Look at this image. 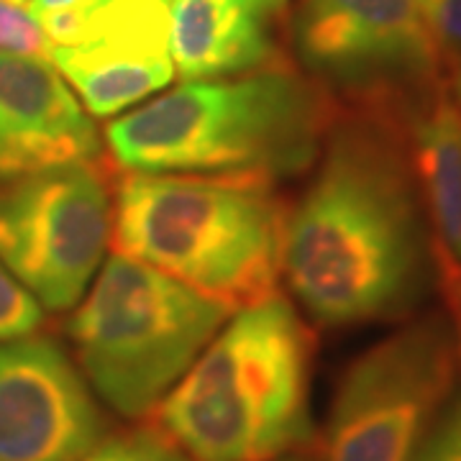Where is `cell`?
Listing matches in <instances>:
<instances>
[{"label": "cell", "mask_w": 461, "mask_h": 461, "mask_svg": "<svg viewBox=\"0 0 461 461\" xmlns=\"http://www.w3.org/2000/svg\"><path fill=\"white\" fill-rule=\"evenodd\" d=\"M105 433L90 382L54 336L0 341V461H80Z\"/></svg>", "instance_id": "9c48e42d"}, {"label": "cell", "mask_w": 461, "mask_h": 461, "mask_svg": "<svg viewBox=\"0 0 461 461\" xmlns=\"http://www.w3.org/2000/svg\"><path fill=\"white\" fill-rule=\"evenodd\" d=\"M339 103L290 65L190 80L105 129L123 172L277 185L315 165Z\"/></svg>", "instance_id": "7a4b0ae2"}, {"label": "cell", "mask_w": 461, "mask_h": 461, "mask_svg": "<svg viewBox=\"0 0 461 461\" xmlns=\"http://www.w3.org/2000/svg\"><path fill=\"white\" fill-rule=\"evenodd\" d=\"M105 0H29L33 18H41V26L54 47H65L75 36L77 21Z\"/></svg>", "instance_id": "ac0fdd59"}, {"label": "cell", "mask_w": 461, "mask_h": 461, "mask_svg": "<svg viewBox=\"0 0 461 461\" xmlns=\"http://www.w3.org/2000/svg\"><path fill=\"white\" fill-rule=\"evenodd\" d=\"M411 461H461V395H451Z\"/></svg>", "instance_id": "e0dca14e"}, {"label": "cell", "mask_w": 461, "mask_h": 461, "mask_svg": "<svg viewBox=\"0 0 461 461\" xmlns=\"http://www.w3.org/2000/svg\"><path fill=\"white\" fill-rule=\"evenodd\" d=\"M287 211L264 182L121 172L111 244L236 313L280 293Z\"/></svg>", "instance_id": "277c9868"}, {"label": "cell", "mask_w": 461, "mask_h": 461, "mask_svg": "<svg viewBox=\"0 0 461 461\" xmlns=\"http://www.w3.org/2000/svg\"><path fill=\"white\" fill-rule=\"evenodd\" d=\"M0 51L50 59L51 41L32 11L18 0H0Z\"/></svg>", "instance_id": "9a60e30c"}, {"label": "cell", "mask_w": 461, "mask_h": 461, "mask_svg": "<svg viewBox=\"0 0 461 461\" xmlns=\"http://www.w3.org/2000/svg\"><path fill=\"white\" fill-rule=\"evenodd\" d=\"M290 0H172L169 51L182 83L290 65L282 26Z\"/></svg>", "instance_id": "7c38bea8"}, {"label": "cell", "mask_w": 461, "mask_h": 461, "mask_svg": "<svg viewBox=\"0 0 461 461\" xmlns=\"http://www.w3.org/2000/svg\"><path fill=\"white\" fill-rule=\"evenodd\" d=\"M98 159V126L57 67L47 57L0 51V187Z\"/></svg>", "instance_id": "8fae6325"}, {"label": "cell", "mask_w": 461, "mask_h": 461, "mask_svg": "<svg viewBox=\"0 0 461 461\" xmlns=\"http://www.w3.org/2000/svg\"><path fill=\"white\" fill-rule=\"evenodd\" d=\"M282 277L323 329L411 315L436 277L402 115L344 108L287 211Z\"/></svg>", "instance_id": "6da1fadb"}, {"label": "cell", "mask_w": 461, "mask_h": 461, "mask_svg": "<svg viewBox=\"0 0 461 461\" xmlns=\"http://www.w3.org/2000/svg\"><path fill=\"white\" fill-rule=\"evenodd\" d=\"M287 21L300 67L344 108L405 115L446 83L423 0H297Z\"/></svg>", "instance_id": "8992f818"}, {"label": "cell", "mask_w": 461, "mask_h": 461, "mask_svg": "<svg viewBox=\"0 0 461 461\" xmlns=\"http://www.w3.org/2000/svg\"><path fill=\"white\" fill-rule=\"evenodd\" d=\"M165 3H169V0H165Z\"/></svg>", "instance_id": "7402d4cb"}, {"label": "cell", "mask_w": 461, "mask_h": 461, "mask_svg": "<svg viewBox=\"0 0 461 461\" xmlns=\"http://www.w3.org/2000/svg\"><path fill=\"white\" fill-rule=\"evenodd\" d=\"M451 72H454V87H451V93H454V98L461 105V62Z\"/></svg>", "instance_id": "44dd1931"}, {"label": "cell", "mask_w": 461, "mask_h": 461, "mask_svg": "<svg viewBox=\"0 0 461 461\" xmlns=\"http://www.w3.org/2000/svg\"><path fill=\"white\" fill-rule=\"evenodd\" d=\"M80 461H195L167 430L154 426L105 433Z\"/></svg>", "instance_id": "5bb4252c"}, {"label": "cell", "mask_w": 461, "mask_h": 461, "mask_svg": "<svg viewBox=\"0 0 461 461\" xmlns=\"http://www.w3.org/2000/svg\"><path fill=\"white\" fill-rule=\"evenodd\" d=\"M412 172L429 218L436 280L461 315V105L441 85L402 115Z\"/></svg>", "instance_id": "4fadbf2b"}, {"label": "cell", "mask_w": 461, "mask_h": 461, "mask_svg": "<svg viewBox=\"0 0 461 461\" xmlns=\"http://www.w3.org/2000/svg\"><path fill=\"white\" fill-rule=\"evenodd\" d=\"M423 11L444 67L454 69L461 62V0H423Z\"/></svg>", "instance_id": "d6986e66"}, {"label": "cell", "mask_w": 461, "mask_h": 461, "mask_svg": "<svg viewBox=\"0 0 461 461\" xmlns=\"http://www.w3.org/2000/svg\"><path fill=\"white\" fill-rule=\"evenodd\" d=\"M50 62L93 118H113L162 93L175 80L169 3L105 0L87 11Z\"/></svg>", "instance_id": "30bf717a"}, {"label": "cell", "mask_w": 461, "mask_h": 461, "mask_svg": "<svg viewBox=\"0 0 461 461\" xmlns=\"http://www.w3.org/2000/svg\"><path fill=\"white\" fill-rule=\"evenodd\" d=\"M267 461H323V454H321V451H315L313 444H311V446H300V448H290V451L277 454V456H272V459H267Z\"/></svg>", "instance_id": "ffe728a7"}, {"label": "cell", "mask_w": 461, "mask_h": 461, "mask_svg": "<svg viewBox=\"0 0 461 461\" xmlns=\"http://www.w3.org/2000/svg\"><path fill=\"white\" fill-rule=\"evenodd\" d=\"M44 326V308L0 262V341L29 336Z\"/></svg>", "instance_id": "2e32d148"}, {"label": "cell", "mask_w": 461, "mask_h": 461, "mask_svg": "<svg viewBox=\"0 0 461 461\" xmlns=\"http://www.w3.org/2000/svg\"><path fill=\"white\" fill-rule=\"evenodd\" d=\"M315 339L285 295L236 311L154 411L195 461H267L315 441Z\"/></svg>", "instance_id": "3957f363"}, {"label": "cell", "mask_w": 461, "mask_h": 461, "mask_svg": "<svg viewBox=\"0 0 461 461\" xmlns=\"http://www.w3.org/2000/svg\"><path fill=\"white\" fill-rule=\"evenodd\" d=\"M456 339L438 315L393 330L344 369L323 461H411L456 384Z\"/></svg>", "instance_id": "52a82bcc"}, {"label": "cell", "mask_w": 461, "mask_h": 461, "mask_svg": "<svg viewBox=\"0 0 461 461\" xmlns=\"http://www.w3.org/2000/svg\"><path fill=\"white\" fill-rule=\"evenodd\" d=\"M113 233L105 159L44 169L0 187V262L51 313L72 311L93 285Z\"/></svg>", "instance_id": "ba28073f"}, {"label": "cell", "mask_w": 461, "mask_h": 461, "mask_svg": "<svg viewBox=\"0 0 461 461\" xmlns=\"http://www.w3.org/2000/svg\"><path fill=\"white\" fill-rule=\"evenodd\" d=\"M226 305L131 257L103 262L65 333L93 393L123 418H147L230 318Z\"/></svg>", "instance_id": "5b68a950"}]
</instances>
